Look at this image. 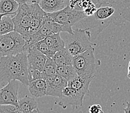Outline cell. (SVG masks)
<instances>
[{
  "instance_id": "6da1fadb",
  "label": "cell",
  "mask_w": 130,
  "mask_h": 113,
  "mask_svg": "<svg viewBox=\"0 0 130 113\" xmlns=\"http://www.w3.org/2000/svg\"><path fill=\"white\" fill-rule=\"evenodd\" d=\"M126 21L130 22V0H100L94 14L80 23L96 37L112 23L121 26Z\"/></svg>"
},
{
  "instance_id": "7a4b0ae2",
  "label": "cell",
  "mask_w": 130,
  "mask_h": 113,
  "mask_svg": "<svg viewBox=\"0 0 130 113\" xmlns=\"http://www.w3.org/2000/svg\"><path fill=\"white\" fill-rule=\"evenodd\" d=\"M12 80L29 86V63L26 52L0 57V84L4 86Z\"/></svg>"
},
{
  "instance_id": "3957f363",
  "label": "cell",
  "mask_w": 130,
  "mask_h": 113,
  "mask_svg": "<svg viewBox=\"0 0 130 113\" xmlns=\"http://www.w3.org/2000/svg\"><path fill=\"white\" fill-rule=\"evenodd\" d=\"M64 42L65 48L73 57L93 49L96 45L91 41V31L87 28L73 29V34L66 35Z\"/></svg>"
},
{
  "instance_id": "277c9868",
  "label": "cell",
  "mask_w": 130,
  "mask_h": 113,
  "mask_svg": "<svg viewBox=\"0 0 130 113\" xmlns=\"http://www.w3.org/2000/svg\"><path fill=\"white\" fill-rule=\"evenodd\" d=\"M61 31L66 32L69 34H73V29L72 27L61 25L54 22L47 16L43 26L36 33L30 35L23 36L25 40V45L24 46V51L27 52L29 47L35 44L36 42L44 40L47 36L53 33H60Z\"/></svg>"
},
{
  "instance_id": "5b68a950",
  "label": "cell",
  "mask_w": 130,
  "mask_h": 113,
  "mask_svg": "<svg viewBox=\"0 0 130 113\" xmlns=\"http://www.w3.org/2000/svg\"><path fill=\"white\" fill-rule=\"evenodd\" d=\"M94 52V48L91 49L73 57V66L78 76L94 77L100 61L96 59Z\"/></svg>"
},
{
  "instance_id": "8992f818",
  "label": "cell",
  "mask_w": 130,
  "mask_h": 113,
  "mask_svg": "<svg viewBox=\"0 0 130 113\" xmlns=\"http://www.w3.org/2000/svg\"><path fill=\"white\" fill-rule=\"evenodd\" d=\"M25 45V40L23 35L15 31L0 35V57L22 53Z\"/></svg>"
},
{
  "instance_id": "52a82bcc",
  "label": "cell",
  "mask_w": 130,
  "mask_h": 113,
  "mask_svg": "<svg viewBox=\"0 0 130 113\" xmlns=\"http://www.w3.org/2000/svg\"><path fill=\"white\" fill-rule=\"evenodd\" d=\"M31 4L21 0L17 13L12 17L14 31L23 36L29 35L31 18Z\"/></svg>"
},
{
  "instance_id": "ba28073f",
  "label": "cell",
  "mask_w": 130,
  "mask_h": 113,
  "mask_svg": "<svg viewBox=\"0 0 130 113\" xmlns=\"http://www.w3.org/2000/svg\"><path fill=\"white\" fill-rule=\"evenodd\" d=\"M47 16L54 22L69 27H73L74 24L80 23L86 17L83 12L71 9L69 6L57 12H47Z\"/></svg>"
},
{
  "instance_id": "9c48e42d",
  "label": "cell",
  "mask_w": 130,
  "mask_h": 113,
  "mask_svg": "<svg viewBox=\"0 0 130 113\" xmlns=\"http://www.w3.org/2000/svg\"><path fill=\"white\" fill-rule=\"evenodd\" d=\"M86 96L82 92L74 88L67 86L63 89L61 96L59 97V105L66 109L67 106H71L73 109L80 107L83 105V100Z\"/></svg>"
},
{
  "instance_id": "30bf717a",
  "label": "cell",
  "mask_w": 130,
  "mask_h": 113,
  "mask_svg": "<svg viewBox=\"0 0 130 113\" xmlns=\"http://www.w3.org/2000/svg\"><path fill=\"white\" fill-rule=\"evenodd\" d=\"M19 82L12 80L0 89V105H11L17 107L19 100Z\"/></svg>"
},
{
  "instance_id": "8fae6325",
  "label": "cell",
  "mask_w": 130,
  "mask_h": 113,
  "mask_svg": "<svg viewBox=\"0 0 130 113\" xmlns=\"http://www.w3.org/2000/svg\"><path fill=\"white\" fill-rule=\"evenodd\" d=\"M47 83V96L59 97L61 96L63 89L67 86V79L61 77L57 73L49 77L45 80Z\"/></svg>"
},
{
  "instance_id": "7c38bea8",
  "label": "cell",
  "mask_w": 130,
  "mask_h": 113,
  "mask_svg": "<svg viewBox=\"0 0 130 113\" xmlns=\"http://www.w3.org/2000/svg\"><path fill=\"white\" fill-rule=\"evenodd\" d=\"M27 53L29 68L40 70L42 72L48 57L40 52L35 44L28 48Z\"/></svg>"
},
{
  "instance_id": "4fadbf2b",
  "label": "cell",
  "mask_w": 130,
  "mask_h": 113,
  "mask_svg": "<svg viewBox=\"0 0 130 113\" xmlns=\"http://www.w3.org/2000/svg\"><path fill=\"white\" fill-rule=\"evenodd\" d=\"M31 18L29 35L36 33L41 28L47 17V12L41 8L39 4H31Z\"/></svg>"
},
{
  "instance_id": "5bb4252c",
  "label": "cell",
  "mask_w": 130,
  "mask_h": 113,
  "mask_svg": "<svg viewBox=\"0 0 130 113\" xmlns=\"http://www.w3.org/2000/svg\"><path fill=\"white\" fill-rule=\"evenodd\" d=\"M93 78L94 77H87L78 75L73 79L68 81L67 86L74 88L86 95H89V86Z\"/></svg>"
},
{
  "instance_id": "9a60e30c",
  "label": "cell",
  "mask_w": 130,
  "mask_h": 113,
  "mask_svg": "<svg viewBox=\"0 0 130 113\" xmlns=\"http://www.w3.org/2000/svg\"><path fill=\"white\" fill-rule=\"evenodd\" d=\"M39 5L45 12L52 13L66 8L68 6V0H41Z\"/></svg>"
},
{
  "instance_id": "2e32d148",
  "label": "cell",
  "mask_w": 130,
  "mask_h": 113,
  "mask_svg": "<svg viewBox=\"0 0 130 113\" xmlns=\"http://www.w3.org/2000/svg\"><path fill=\"white\" fill-rule=\"evenodd\" d=\"M28 88L30 94L34 97H41L46 96L47 83L44 79H38L29 82Z\"/></svg>"
},
{
  "instance_id": "e0dca14e",
  "label": "cell",
  "mask_w": 130,
  "mask_h": 113,
  "mask_svg": "<svg viewBox=\"0 0 130 113\" xmlns=\"http://www.w3.org/2000/svg\"><path fill=\"white\" fill-rule=\"evenodd\" d=\"M21 0H0V14L14 16L19 9Z\"/></svg>"
},
{
  "instance_id": "ac0fdd59",
  "label": "cell",
  "mask_w": 130,
  "mask_h": 113,
  "mask_svg": "<svg viewBox=\"0 0 130 113\" xmlns=\"http://www.w3.org/2000/svg\"><path fill=\"white\" fill-rule=\"evenodd\" d=\"M47 44L54 53L65 48V42L60 36V33H53L44 39Z\"/></svg>"
},
{
  "instance_id": "d6986e66",
  "label": "cell",
  "mask_w": 130,
  "mask_h": 113,
  "mask_svg": "<svg viewBox=\"0 0 130 113\" xmlns=\"http://www.w3.org/2000/svg\"><path fill=\"white\" fill-rule=\"evenodd\" d=\"M53 59L57 66L73 65V56L66 48L56 52L53 56Z\"/></svg>"
},
{
  "instance_id": "ffe728a7",
  "label": "cell",
  "mask_w": 130,
  "mask_h": 113,
  "mask_svg": "<svg viewBox=\"0 0 130 113\" xmlns=\"http://www.w3.org/2000/svg\"><path fill=\"white\" fill-rule=\"evenodd\" d=\"M18 107L26 113H32L38 108V103L35 98L28 96L19 99Z\"/></svg>"
},
{
  "instance_id": "44dd1931",
  "label": "cell",
  "mask_w": 130,
  "mask_h": 113,
  "mask_svg": "<svg viewBox=\"0 0 130 113\" xmlns=\"http://www.w3.org/2000/svg\"><path fill=\"white\" fill-rule=\"evenodd\" d=\"M13 16L5 15L0 21V35H3L14 31V24L12 21Z\"/></svg>"
},
{
  "instance_id": "7402d4cb",
  "label": "cell",
  "mask_w": 130,
  "mask_h": 113,
  "mask_svg": "<svg viewBox=\"0 0 130 113\" xmlns=\"http://www.w3.org/2000/svg\"><path fill=\"white\" fill-rule=\"evenodd\" d=\"M56 73L67 79V81H69L78 76L76 70L74 68L73 65L57 66Z\"/></svg>"
},
{
  "instance_id": "603a6c76",
  "label": "cell",
  "mask_w": 130,
  "mask_h": 113,
  "mask_svg": "<svg viewBox=\"0 0 130 113\" xmlns=\"http://www.w3.org/2000/svg\"><path fill=\"white\" fill-rule=\"evenodd\" d=\"M57 65L54 62L53 58H47L45 66L42 71V79L46 80L49 77L56 73Z\"/></svg>"
},
{
  "instance_id": "cb8c5ba5",
  "label": "cell",
  "mask_w": 130,
  "mask_h": 113,
  "mask_svg": "<svg viewBox=\"0 0 130 113\" xmlns=\"http://www.w3.org/2000/svg\"><path fill=\"white\" fill-rule=\"evenodd\" d=\"M35 46L40 52H42L43 54L47 56L48 58H53L54 55L55 54V53L51 50V49L49 48V47L44 40L36 42Z\"/></svg>"
},
{
  "instance_id": "d4e9b609",
  "label": "cell",
  "mask_w": 130,
  "mask_h": 113,
  "mask_svg": "<svg viewBox=\"0 0 130 113\" xmlns=\"http://www.w3.org/2000/svg\"><path fill=\"white\" fill-rule=\"evenodd\" d=\"M29 82L38 79H42V72L40 70L29 68Z\"/></svg>"
},
{
  "instance_id": "484cf974",
  "label": "cell",
  "mask_w": 130,
  "mask_h": 113,
  "mask_svg": "<svg viewBox=\"0 0 130 113\" xmlns=\"http://www.w3.org/2000/svg\"><path fill=\"white\" fill-rule=\"evenodd\" d=\"M101 110H102V109L100 105H92L89 107V113H99Z\"/></svg>"
},
{
  "instance_id": "4316f807",
  "label": "cell",
  "mask_w": 130,
  "mask_h": 113,
  "mask_svg": "<svg viewBox=\"0 0 130 113\" xmlns=\"http://www.w3.org/2000/svg\"><path fill=\"white\" fill-rule=\"evenodd\" d=\"M27 3L30 4H39L41 0H25Z\"/></svg>"
},
{
  "instance_id": "83f0119b",
  "label": "cell",
  "mask_w": 130,
  "mask_h": 113,
  "mask_svg": "<svg viewBox=\"0 0 130 113\" xmlns=\"http://www.w3.org/2000/svg\"><path fill=\"white\" fill-rule=\"evenodd\" d=\"M127 107L124 109L125 113H130V102H127Z\"/></svg>"
},
{
  "instance_id": "f1b7e54d",
  "label": "cell",
  "mask_w": 130,
  "mask_h": 113,
  "mask_svg": "<svg viewBox=\"0 0 130 113\" xmlns=\"http://www.w3.org/2000/svg\"><path fill=\"white\" fill-rule=\"evenodd\" d=\"M0 113H9L7 111H6L5 109L3 107V105H0Z\"/></svg>"
},
{
  "instance_id": "f546056e",
  "label": "cell",
  "mask_w": 130,
  "mask_h": 113,
  "mask_svg": "<svg viewBox=\"0 0 130 113\" xmlns=\"http://www.w3.org/2000/svg\"><path fill=\"white\" fill-rule=\"evenodd\" d=\"M127 77L130 79V60L128 63V68H127Z\"/></svg>"
},
{
  "instance_id": "4dcf8cb0",
  "label": "cell",
  "mask_w": 130,
  "mask_h": 113,
  "mask_svg": "<svg viewBox=\"0 0 130 113\" xmlns=\"http://www.w3.org/2000/svg\"><path fill=\"white\" fill-rule=\"evenodd\" d=\"M32 113H42V112H41L39 110V109H36V110H34V111H33Z\"/></svg>"
},
{
  "instance_id": "1f68e13d",
  "label": "cell",
  "mask_w": 130,
  "mask_h": 113,
  "mask_svg": "<svg viewBox=\"0 0 130 113\" xmlns=\"http://www.w3.org/2000/svg\"><path fill=\"white\" fill-rule=\"evenodd\" d=\"M99 113H104V112L103 110H101V111H100Z\"/></svg>"
},
{
  "instance_id": "d6a6232c",
  "label": "cell",
  "mask_w": 130,
  "mask_h": 113,
  "mask_svg": "<svg viewBox=\"0 0 130 113\" xmlns=\"http://www.w3.org/2000/svg\"><path fill=\"white\" fill-rule=\"evenodd\" d=\"M2 87H3V86H2V84H0V89H2Z\"/></svg>"
},
{
  "instance_id": "836d02e7",
  "label": "cell",
  "mask_w": 130,
  "mask_h": 113,
  "mask_svg": "<svg viewBox=\"0 0 130 113\" xmlns=\"http://www.w3.org/2000/svg\"><path fill=\"white\" fill-rule=\"evenodd\" d=\"M2 16H1V15H0V21H1V20H2Z\"/></svg>"
}]
</instances>
